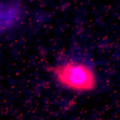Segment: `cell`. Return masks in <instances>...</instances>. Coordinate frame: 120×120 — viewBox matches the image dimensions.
I'll return each mask as SVG.
<instances>
[{
  "mask_svg": "<svg viewBox=\"0 0 120 120\" xmlns=\"http://www.w3.org/2000/svg\"><path fill=\"white\" fill-rule=\"evenodd\" d=\"M47 71L60 87L73 93H91L98 85L94 68L83 60H65L49 65Z\"/></svg>",
  "mask_w": 120,
  "mask_h": 120,
  "instance_id": "cell-1",
  "label": "cell"
},
{
  "mask_svg": "<svg viewBox=\"0 0 120 120\" xmlns=\"http://www.w3.org/2000/svg\"><path fill=\"white\" fill-rule=\"evenodd\" d=\"M24 7L20 0L0 1V35L12 31L24 17Z\"/></svg>",
  "mask_w": 120,
  "mask_h": 120,
  "instance_id": "cell-2",
  "label": "cell"
}]
</instances>
